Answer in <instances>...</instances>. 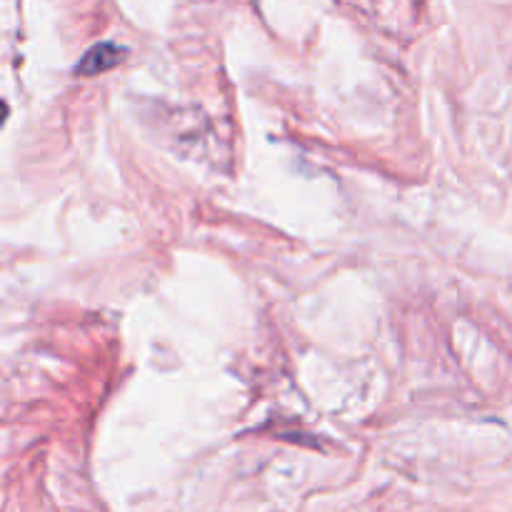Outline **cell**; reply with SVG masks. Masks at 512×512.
<instances>
[{
	"instance_id": "cell-1",
	"label": "cell",
	"mask_w": 512,
	"mask_h": 512,
	"mask_svg": "<svg viewBox=\"0 0 512 512\" xmlns=\"http://www.w3.org/2000/svg\"><path fill=\"white\" fill-rule=\"evenodd\" d=\"M123 58H125V48H120L118 43H110V40H105V43L93 45V48H90L88 53L80 58V63L75 65V73L78 75L105 73V70L115 68V65H118Z\"/></svg>"
}]
</instances>
